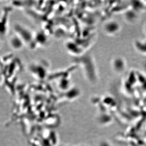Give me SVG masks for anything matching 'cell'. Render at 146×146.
I'll return each instance as SVG.
<instances>
[{
	"mask_svg": "<svg viewBox=\"0 0 146 146\" xmlns=\"http://www.w3.org/2000/svg\"><path fill=\"white\" fill-rule=\"evenodd\" d=\"M12 9L11 7H5L0 14V36L2 37H4L8 34L9 19Z\"/></svg>",
	"mask_w": 146,
	"mask_h": 146,
	"instance_id": "6da1fadb",
	"label": "cell"
},
{
	"mask_svg": "<svg viewBox=\"0 0 146 146\" xmlns=\"http://www.w3.org/2000/svg\"><path fill=\"white\" fill-rule=\"evenodd\" d=\"M1 65H2L1 60V59H0V70H1Z\"/></svg>",
	"mask_w": 146,
	"mask_h": 146,
	"instance_id": "3957f363",
	"label": "cell"
},
{
	"mask_svg": "<svg viewBox=\"0 0 146 146\" xmlns=\"http://www.w3.org/2000/svg\"><path fill=\"white\" fill-rule=\"evenodd\" d=\"M9 42L12 48L16 50L21 49L25 45L20 37L16 34H14L11 36Z\"/></svg>",
	"mask_w": 146,
	"mask_h": 146,
	"instance_id": "7a4b0ae2",
	"label": "cell"
}]
</instances>
